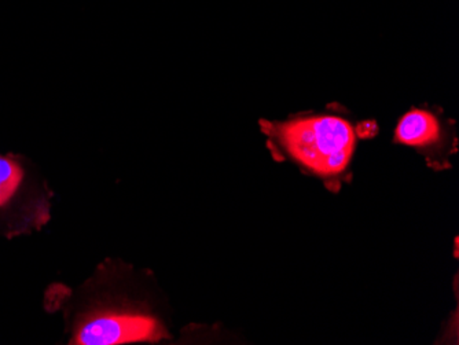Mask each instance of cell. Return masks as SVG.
<instances>
[{
    "mask_svg": "<svg viewBox=\"0 0 459 345\" xmlns=\"http://www.w3.org/2000/svg\"><path fill=\"white\" fill-rule=\"evenodd\" d=\"M25 171L15 157L0 154V211L12 205L24 185Z\"/></svg>",
    "mask_w": 459,
    "mask_h": 345,
    "instance_id": "4",
    "label": "cell"
},
{
    "mask_svg": "<svg viewBox=\"0 0 459 345\" xmlns=\"http://www.w3.org/2000/svg\"><path fill=\"white\" fill-rule=\"evenodd\" d=\"M169 336L157 316L142 311H110L87 316L80 322L74 344L118 345L130 342H156Z\"/></svg>",
    "mask_w": 459,
    "mask_h": 345,
    "instance_id": "3",
    "label": "cell"
},
{
    "mask_svg": "<svg viewBox=\"0 0 459 345\" xmlns=\"http://www.w3.org/2000/svg\"><path fill=\"white\" fill-rule=\"evenodd\" d=\"M259 125L275 161L291 164L330 193H340L352 182L360 141L377 133L376 121L358 120L340 104L283 120L264 118Z\"/></svg>",
    "mask_w": 459,
    "mask_h": 345,
    "instance_id": "1",
    "label": "cell"
},
{
    "mask_svg": "<svg viewBox=\"0 0 459 345\" xmlns=\"http://www.w3.org/2000/svg\"><path fill=\"white\" fill-rule=\"evenodd\" d=\"M394 145L406 146L424 159L436 172L453 168L459 151L455 121L440 108L415 107L401 116L394 131Z\"/></svg>",
    "mask_w": 459,
    "mask_h": 345,
    "instance_id": "2",
    "label": "cell"
}]
</instances>
